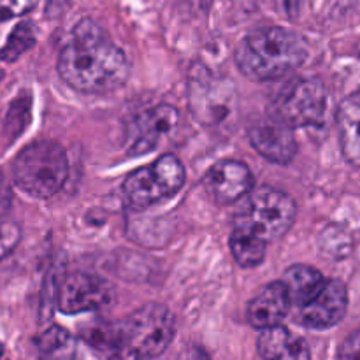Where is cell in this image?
Instances as JSON below:
<instances>
[{
  "mask_svg": "<svg viewBox=\"0 0 360 360\" xmlns=\"http://www.w3.org/2000/svg\"><path fill=\"white\" fill-rule=\"evenodd\" d=\"M58 74L76 91L104 95L125 84L130 63L97 23L83 20L60 51Z\"/></svg>",
  "mask_w": 360,
  "mask_h": 360,
  "instance_id": "6da1fadb",
  "label": "cell"
},
{
  "mask_svg": "<svg viewBox=\"0 0 360 360\" xmlns=\"http://www.w3.org/2000/svg\"><path fill=\"white\" fill-rule=\"evenodd\" d=\"M308 58V44L283 27H264L246 35L236 48V63L250 79H278Z\"/></svg>",
  "mask_w": 360,
  "mask_h": 360,
  "instance_id": "7a4b0ae2",
  "label": "cell"
},
{
  "mask_svg": "<svg viewBox=\"0 0 360 360\" xmlns=\"http://www.w3.org/2000/svg\"><path fill=\"white\" fill-rule=\"evenodd\" d=\"M115 360H151L164 354L176 334V319L164 304L150 302L115 323Z\"/></svg>",
  "mask_w": 360,
  "mask_h": 360,
  "instance_id": "3957f363",
  "label": "cell"
},
{
  "mask_svg": "<svg viewBox=\"0 0 360 360\" xmlns=\"http://www.w3.org/2000/svg\"><path fill=\"white\" fill-rule=\"evenodd\" d=\"M69 176V158L62 144L42 139L28 144L13 162L14 185L37 199L55 195Z\"/></svg>",
  "mask_w": 360,
  "mask_h": 360,
  "instance_id": "277c9868",
  "label": "cell"
},
{
  "mask_svg": "<svg viewBox=\"0 0 360 360\" xmlns=\"http://www.w3.org/2000/svg\"><path fill=\"white\" fill-rule=\"evenodd\" d=\"M185 167L174 155H162L151 165L130 172L123 181V195L134 210H146L169 199L185 185Z\"/></svg>",
  "mask_w": 360,
  "mask_h": 360,
  "instance_id": "5b68a950",
  "label": "cell"
},
{
  "mask_svg": "<svg viewBox=\"0 0 360 360\" xmlns=\"http://www.w3.org/2000/svg\"><path fill=\"white\" fill-rule=\"evenodd\" d=\"M295 213L297 206L288 193L271 186H260L248 195L238 225L252 229L264 241H273L290 231Z\"/></svg>",
  "mask_w": 360,
  "mask_h": 360,
  "instance_id": "8992f818",
  "label": "cell"
},
{
  "mask_svg": "<svg viewBox=\"0 0 360 360\" xmlns=\"http://www.w3.org/2000/svg\"><path fill=\"white\" fill-rule=\"evenodd\" d=\"M276 118L292 129L323 127L329 109V94L319 79H294L281 88L276 102Z\"/></svg>",
  "mask_w": 360,
  "mask_h": 360,
  "instance_id": "52a82bcc",
  "label": "cell"
},
{
  "mask_svg": "<svg viewBox=\"0 0 360 360\" xmlns=\"http://www.w3.org/2000/svg\"><path fill=\"white\" fill-rule=\"evenodd\" d=\"M234 86L225 77L206 67H193L188 79V102L192 115L202 125H217L225 120L234 105Z\"/></svg>",
  "mask_w": 360,
  "mask_h": 360,
  "instance_id": "ba28073f",
  "label": "cell"
},
{
  "mask_svg": "<svg viewBox=\"0 0 360 360\" xmlns=\"http://www.w3.org/2000/svg\"><path fill=\"white\" fill-rule=\"evenodd\" d=\"M112 299V288L104 278L88 273H72L60 283L56 302L65 315L95 311Z\"/></svg>",
  "mask_w": 360,
  "mask_h": 360,
  "instance_id": "9c48e42d",
  "label": "cell"
},
{
  "mask_svg": "<svg viewBox=\"0 0 360 360\" xmlns=\"http://www.w3.org/2000/svg\"><path fill=\"white\" fill-rule=\"evenodd\" d=\"M179 112L174 105L160 104L141 112L130 125V155H144L176 129Z\"/></svg>",
  "mask_w": 360,
  "mask_h": 360,
  "instance_id": "30bf717a",
  "label": "cell"
},
{
  "mask_svg": "<svg viewBox=\"0 0 360 360\" xmlns=\"http://www.w3.org/2000/svg\"><path fill=\"white\" fill-rule=\"evenodd\" d=\"M248 137L257 153L274 164H290L297 153V141L294 129L280 118H267L253 123Z\"/></svg>",
  "mask_w": 360,
  "mask_h": 360,
  "instance_id": "8fae6325",
  "label": "cell"
},
{
  "mask_svg": "<svg viewBox=\"0 0 360 360\" xmlns=\"http://www.w3.org/2000/svg\"><path fill=\"white\" fill-rule=\"evenodd\" d=\"M348 292L341 280H327L313 301L299 308V320L309 329H329L347 315Z\"/></svg>",
  "mask_w": 360,
  "mask_h": 360,
  "instance_id": "7c38bea8",
  "label": "cell"
},
{
  "mask_svg": "<svg viewBox=\"0 0 360 360\" xmlns=\"http://www.w3.org/2000/svg\"><path fill=\"white\" fill-rule=\"evenodd\" d=\"M253 174L245 162L221 160L204 176L207 195L218 204H232L252 192Z\"/></svg>",
  "mask_w": 360,
  "mask_h": 360,
  "instance_id": "4fadbf2b",
  "label": "cell"
},
{
  "mask_svg": "<svg viewBox=\"0 0 360 360\" xmlns=\"http://www.w3.org/2000/svg\"><path fill=\"white\" fill-rule=\"evenodd\" d=\"M290 306L292 301L288 297L287 288H285L283 281L280 280L267 285L257 297L250 301L246 316L255 329L266 330L271 327L281 326Z\"/></svg>",
  "mask_w": 360,
  "mask_h": 360,
  "instance_id": "5bb4252c",
  "label": "cell"
},
{
  "mask_svg": "<svg viewBox=\"0 0 360 360\" xmlns=\"http://www.w3.org/2000/svg\"><path fill=\"white\" fill-rule=\"evenodd\" d=\"M257 348L264 360H311L308 343L283 326L262 330Z\"/></svg>",
  "mask_w": 360,
  "mask_h": 360,
  "instance_id": "9a60e30c",
  "label": "cell"
},
{
  "mask_svg": "<svg viewBox=\"0 0 360 360\" xmlns=\"http://www.w3.org/2000/svg\"><path fill=\"white\" fill-rule=\"evenodd\" d=\"M338 132L345 158L360 167V91L348 95L336 112Z\"/></svg>",
  "mask_w": 360,
  "mask_h": 360,
  "instance_id": "2e32d148",
  "label": "cell"
},
{
  "mask_svg": "<svg viewBox=\"0 0 360 360\" xmlns=\"http://www.w3.org/2000/svg\"><path fill=\"white\" fill-rule=\"evenodd\" d=\"M281 281L287 288L292 304L302 308L316 297V294L322 290L327 280L320 271L297 264V266H292L290 269L285 271Z\"/></svg>",
  "mask_w": 360,
  "mask_h": 360,
  "instance_id": "e0dca14e",
  "label": "cell"
},
{
  "mask_svg": "<svg viewBox=\"0 0 360 360\" xmlns=\"http://www.w3.org/2000/svg\"><path fill=\"white\" fill-rule=\"evenodd\" d=\"M266 243L245 225H236L231 236V252L241 267H257L266 259Z\"/></svg>",
  "mask_w": 360,
  "mask_h": 360,
  "instance_id": "ac0fdd59",
  "label": "cell"
},
{
  "mask_svg": "<svg viewBox=\"0 0 360 360\" xmlns=\"http://www.w3.org/2000/svg\"><path fill=\"white\" fill-rule=\"evenodd\" d=\"M77 345L72 334L63 327L53 326L39 340V354L42 360H74Z\"/></svg>",
  "mask_w": 360,
  "mask_h": 360,
  "instance_id": "d6986e66",
  "label": "cell"
},
{
  "mask_svg": "<svg viewBox=\"0 0 360 360\" xmlns=\"http://www.w3.org/2000/svg\"><path fill=\"white\" fill-rule=\"evenodd\" d=\"M35 34L37 32L32 21H20L9 34L6 44L0 48V62H14L20 58L35 44V39H37Z\"/></svg>",
  "mask_w": 360,
  "mask_h": 360,
  "instance_id": "ffe728a7",
  "label": "cell"
},
{
  "mask_svg": "<svg viewBox=\"0 0 360 360\" xmlns=\"http://www.w3.org/2000/svg\"><path fill=\"white\" fill-rule=\"evenodd\" d=\"M21 239V229L18 221L11 217L6 199L0 195V260L9 257L16 250Z\"/></svg>",
  "mask_w": 360,
  "mask_h": 360,
  "instance_id": "44dd1931",
  "label": "cell"
},
{
  "mask_svg": "<svg viewBox=\"0 0 360 360\" xmlns=\"http://www.w3.org/2000/svg\"><path fill=\"white\" fill-rule=\"evenodd\" d=\"M276 11L287 20L299 21L308 14L309 0H273Z\"/></svg>",
  "mask_w": 360,
  "mask_h": 360,
  "instance_id": "7402d4cb",
  "label": "cell"
},
{
  "mask_svg": "<svg viewBox=\"0 0 360 360\" xmlns=\"http://www.w3.org/2000/svg\"><path fill=\"white\" fill-rule=\"evenodd\" d=\"M39 0H0V21L30 13Z\"/></svg>",
  "mask_w": 360,
  "mask_h": 360,
  "instance_id": "603a6c76",
  "label": "cell"
},
{
  "mask_svg": "<svg viewBox=\"0 0 360 360\" xmlns=\"http://www.w3.org/2000/svg\"><path fill=\"white\" fill-rule=\"evenodd\" d=\"M338 360H360V330L345 338L338 350Z\"/></svg>",
  "mask_w": 360,
  "mask_h": 360,
  "instance_id": "cb8c5ba5",
  "label": "cell"
},
{
  "mask_svg": "<svg viewBox=\"0 0 360 360\" xmlns=\"http://www.w3.org/2000/svg\"><path fill=\"white\" fill-rule=\"evenodd\" d=\"M183 6L188 7L192 13L195 14H206L207 11L211 9V4H213V0H181Z\"/></svg>",
  "mask_w": 360,
  "mask_h": 360,
  "instance_id": "d4e9b609",
  "label": "cell"
},
{
  "mask_svg": "<svg viewBox=\"0 0 360 360\" xmlns=\"http://www.w3.org/2000/svg\"><path fill=\"white\" fill-rule=\"evenodd\" d=\"M72 2V0H48V13H53V11H60L63 9L65 6H69V4Z\"/></svg>",
  "mask_w": 360,
  "mask_h": 360,
  "instance_id": "484cf974",
  "label": "cell"
},
{
  "mask_svg": "<svg viewBox=\"0 0 360 360\" xmlns=\"http://www.w3.org/2000/svg\"><path fill=\"white\" fill-rule=\"evenodd\" d=\"M0 360H7L6 359V348L2 347V343H0Z\"/></svg>",
  "mask_w": 360,
  "mask_h": 360,
  "instance_id": "4316f807",
  "label": "cell"
},
{
  "mask_svg": "<svg viewBox=\"0 0 360 360\" xmlns=\"http://www.w3.org/2000/svg\"><path fill=\"white\" fill-rule=\"evenodd\" d=\"M2 79H4V70L0 69V81H2Z\"/></svg>",
  "mask_w": 360,
  "mask_h": 360,
  "instance_id": "83f0119b",
  "label": "cell"
},
{
  "mask_svg": "<svg viewBox=\"0 0 360 360\" xmlns=\"http://www.w3.org/2000/svg\"><path fill=\"white\" fill-rule=\"evenodd\" d=\"M359 53H360V49H359Z\"/></svg>",
  "mask_w": 360,
  "mask_h": 360,
  "instance_id": "f1b7e54d",
  "label": "cell"
}]
</instances>
